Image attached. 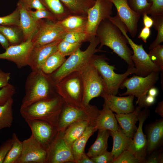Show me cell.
Segmentation results:
<instances>
[{
	"mask_svg": "<svg viewBox=\"0 0 163 163\" xmlns=\"http://www.w3.org/2000/svg\"><path fill=\"white\" fill-rule=\"evenodd\" d=\"M96 36L98 39L101 50L105 46L111 49L128 65L134 67L131 56L133 52L128 47L127 40L119 28L109 19L103 20L97 29Z\"/></svg>",
	"mask_w": 163,
	"mask_h": 163,
	"instance_id": "obj_1",
	"label": "cell"
},
{
	"mask_svg": "<svg viewBox=\"0 0 163 163\" xmlns=\"http://www.w3.org/2000/svg\"><path fill=\"white\" fill-rule=\"evenodd\" d=\"M64 103L62 98L57 94L53 97L39 100L26 107L20 108V112L24 120H40L57 128Z\"/></svg>",
	"mask_w": 163,
	"mask_h": 163,
	"instance_id": "obj_2",
	"label": "cell"
},
{
	"mask_svg": "<svg viewBox=\"0 0 163 163\" xmlns=\"http://www.w3.org/2000/svg\"><path fill=\"white\" fill-rule=\"evenodd\" d=\"M55 85L49 75L45 73L40 69L32 71L26 81L25 95L20 108L55 96L57 94Z\"/></svg>",
	"mask_w": 163,
	"mask_h": 163,
	"instance_id": "obj_3",
	"label": "cell"
},
{
	"mask_svg": "<svg viewBox=\"0 0 163 163\" xmlns=\"http://www.w3.org/2000/svg\"><path fill=\"white\" fill-rule=\"evenodd\" d=\"M87 48L82 51L80 48L69 56L56 70L49 75L55 84L69 74L75 72H79L91 62L93 56L101 50L97 48L100 43L98 38L96 36L90 42Z\"/></svg>",
	"mask_w": 163,
	"mask_h": 163,
	"instance_id": "obj_4",
	"label": "cell"
},
{
	"mask_svg": "<svg viewBox=\"0 0 163 163\" xmlns=\"http://www.w3.org/2000/svg\"><path fill=\"white\" fill-rule=\"evenodd\" d=\"M108 59L104 55L94 54L91 62L95 66L103 81L105 92L113 95L119 93V89L123 81L129 75L134 73L135 67H128L124 73L119 74L114 71V66L109 65L107 60Z\"/></svg>",
	"mask_w": 163,
	"mask_h": 163,
	"instance_id": "obj_5",
	"label": "cell"
},
{
	"mask_svg": "<svg viewBox=\"0 0 163 163\" xmlns=\"http://www.w3.org/2000/svg\"><path fill=\"white\" fill-rule=\"evenodd\" d=\"M56 93L66 104L81 107L82 105L83 85L79 72L66 75L55 85Z\"/></svg>",
	"mask_w": 163,
	"mask_h": 163,
	"instance_id": "obj_6",
	"label": "cell"
},
{
	"mask_svg": "<svg viewBox=\"0 0 163 163\" xmlns=\"http://www.w3.org/2000/svg\"><path fill=\"white\" fill-rule=\"evenodd\" d=\"M159 72H153L145 77L134 75L127 78L121 84L120 88H126V91L120 96L132 95L137 98L136 102L141 108L146 107L145 100L149 89L154 87L159 78Z\"/></svg>",
	"mask_w": 163,
	"mask_h": 163,
	"instance_id": "obj_7",
	"label": "cell"
},
{
	"mask_svg": "<svg viewBox=\"0 0 163 163\" xmlns=\"http://www.w3.org/2000/svg\"><path fill=\"white\" fill-rule=\"evenodd\" d=\"M100 110L95 106L88 105L77 107L64 103L61 112L57 129L64 132L74 123L83 120H90L95 122Z\"/></svg>",
	"mask_w": 163,
	"mask_h": 163,
	"instance_id": "obj_8",
	"label": "cell"
},
{
	"mask_svg": "<svg viewBox=\"0 0 163 163\" xmlns=\"http://www.w3.org/2000/svg\"><path fill=\"white\" fill-rule=\"evenodd\" d=\"M117 26L125 36L128 43L133 49V54L131 58L135 69L134 73L136 75L145 77L153 72L160 73L163 71L151 61L148 54L144 49L143 45L136 44L129 37L123 24L119 22Z\"/></svg>",
	"mask_w": 163,
	"mask_h": 163,
	"instance_id": "obj_9",
	"label": "cell"
},
{
	"mask_svg": "<svg viewBox=\"0 0 163 163\" xmlns=\"http://www.w3.org/2000/svg\"><path fill=\"white\" fill-rule=\"evenodd\" d=\"M79 72L83 88L82 105L85 106L89 104L93 98L101 96L105 91V89L102 78L91 60Z\"/></svg>",
	"mask_w": 163,
	"mask_h": 163,
	"instance_id": "obj_10",
	"label": "cell"
},
{
	"mask_svg": "<svg viewBox=\"0 0 163 163\" xmlns=\"http://www.w3.org/2000/svg\"><path fill=\"white\" fill-rule=\"evenodd\" d=\"M113 3L108 0H96L94 4L87 12L85 31L89 42L96 37L99 25L112 14Z\"/></svg>",
	"mask_w": 163,
	"mask_h": 163,
	"instance_id": "obj_11",
	"label": "cell"
},
{
	"mask_svg": "<svg viewBox=\"0 0 163 163\" xmlns=\"http://www.w3.org/2000/svg\"><path fill=\"white\" fill-rule=\"evenodd\" d=\"M67 33L58 21L42 19L32 40L34 46L46 45L62 40Z\"/></svg>",
	"mask_w": 163,
	"mask_h": 163,
	"instance_id": "obj_12",
	"label": "cell"
},
{
	"mask_svg": "<svg viewBox=\"0 0 163 163\" xmlns=\"http://www.w3.org/2000/svg\"><path fill=\"white\" fill-rule=\"evenodd\" d=\"M25 120L31 130V134L47 151L59 134L57 128L40 120Z\"/></svg>",
	"mask_w": 163,
	"mask_h": 163,
	"instance_id": "obj_13",
	"label": "cell"
},
{
	"mask_svg": "<svg viewBox=\"0 0 163 163\" xmlns=\"http://www.w3.org/2000/svg\"><path fill=\"white\" fill-rule=\"evenodd\" d=\"M22 144L21 154L16 163H46L47 151L32 135Z\"/></svg>",
	"mask_w": 163,
	"mask_h": 163,
	"instance_id": "obj_14",
	"label": "cell"
},
{
	"mask_svg": "<svg viewBox=\"0 0 163 163\" xmlns=\"http://www.w3.org/2000/svg\"><path fill=\"white\" fill-rule=\"evenodd\" d=\"M33 36L20 44L10 45L4 52L0 53V59L12 62L19 68L27 66L29 56L34 46Z\"/></svg>",
	"mask_w": 163,
	"mask_h": 163,
	"instance_id": "obj_15",
	"label": "cell"
},
{
	"mask_svg": "<svg viewBox=\"0 0 163 163\" xmlns=\"http://www.w3.org/2000/svg\"><path fill=\"white\" fill-rule=\"evenodd\" d=\"M115 7L117 15L125 26L127 32L134 38L136 34L138 21L141 14L130 7L127 0H108Z\"/></svg>",
	"mask_w": 163,
	"mask_h": 163,
	"instance_id": "obj_16",
	"label": "cell"
},
{
	"mask_svg": "<svg viewBox=\"0 0 163 163\" xmlns=\"http://www.w3.org/2000/svg\"><path fill=\"white\" fill-rule=\"evenodd\" d=\"M59 134L47 151L46 163H75L71 149L65 141L63 135Z\"/></svg>",
	"mask_w": 163,
	"mask_h": 163,
	"instance_id": "obj_17",
	"label": "cell"
},
{
	"mask_svg": "<svg viewBox=\"0 0 163 163\" xmlns=\"http://www.w3.org/2000/svg\"><path fill=\"white\" fill-rule=\"evenodd\" d=\"M148 114L147 111L145 110L141 112L139 115V126L132 139V143L128 149L133 153L140 163H144L147 153V138L143 133L142 127Z\"/></svg>",
	"mask_w": 163,
	"mask_h": 163,
	"instance_id": "obj_18",
	"label": "cell"
},
{
	"mask_svg": "<svg viewBox=\"0 0 163 163\" xmlns=\"http://www.w3.org/2000/svg\"><path fill=\"white\" fill-rule=\"evenodd\" d=\"M61 40L46 45L33 46L27 62V66L30 67L32 71L40 69L46 59L58 50V45Z\"/></svg>",
	"mask_w": 163,
	"mask_h": 163,
	"instance_id": "obj_19",
	"label": "cell"
},
{
	"mask_svg": "<svg viewBox=\"0 0 163 163\" xmlns=\"http://www.w3.org/2000/svg\"><path fill=\"white\" fill-rule=\"evenodd\" d=\"M101 96L104 99V103L106 105L116 114L129 113L135 109L133 104L134 97L133 95L118 97L104 91Z\"/></svg>",
	"mask_w": 163,
	"mask_h": 163,
	"instance_id": "obj_20",
	"label": "cell"
},
{
	"mask_svg": "<svg viewBox=\"0 0 163 163\" xmlns=\"http://www.w3.org/2000/svg\"><path fill=\"white\" fill-rule=\"evenodd\" d=\"M20 12L19 27L23 34L24 41L32 36L37 30L40 20H34L29 13V10L21 1L19 0L17 4Z\"/></svg>",
	"mask_w": 163,
	"mask_h": 163,
	"instance_id": "obj_21",
	"label": "cell"
},
{
	"mask_svg": "<svg viewBox=\"0 0 163 163\" xmlns=\"http://www.w3.org/2000/svg\"><path fill=\"white\" fill-rule=\"evenodd\" d=\"M141 107H136L133 112L127 113L114 114L118 123L123 132L128 136L133 139L137 127L136 123L140 113Z\"/></svg>",
	"mask_w": 163,
	"mask_h": 163,
	"instance_id": "obj_22",
	"label": "cell"
},
{
	"mask_svg": "<svg viewBox=\"0 0 163 163\" xmlns=\"http://www.w3.org/2000/svg\"><path fill=\"white\" fill-rule=\"evenodd\" d=\"M147 153L149 154L159 146L163 139V120L156 121L148 126L146 129Z\"/></svg>",
	"mask_w": 163,
	"mask_h": 163,
	"instance_id": "obj_23",
	"label": "cell"
},
{
	"mask_svg": "<svg viewBox=\"0 0 163 163\" xmlns=\"http://www.w3.org/2000/svg\"><path fill=\"white\" fill-rule=\"evenodd\" d=\"M94 126L97 130H106L114 131L119 126L118 122L113 112L104 103L103 108L95 121Z\"/></svg>",
	"mask_w": 163,
	"mask_h": 163,
	"instance_id": "obj_24",
	"label": "cell"
},
{
	"mask_svg": "<svg viewBox=\"0 0 163 163\" xmlns=\"http://www.w3.org/2000/svg\"><path fill=\"white\" fill-rule=\"evenodd\" d=\"M109 133L113 140V148L111 152L114 160L123 152L128 150L132 143V138L127 136L120 126L116 130L109 131Z\"/></svg>",
	"mask_w": 163,
	"mask_h": 163,
	"instance_id": "obj_25",
	"label": "cell"
},
{
	"mask_svg": "<svg viewBox=\"0 0 163 163\" xmlns=\"http://www.w3.org/2000/svg\"><path fill=\"white\" fill-rule=\"evenodd\" d=\"M94 122L90 120H83L74 123L69 126L64 131L63 138L70 147L73 142L84 132L90 125L94 126Z\"/></svg>",
	"mask_w": 163,
	"mask_h": 163,
	"instance_id": "obj_26",
	"label": "cell"
},
{
	"mask_svg": "<svg viewBox=\"0 0 163 163\" xmlns=\"http://www.w3.org/2000/svg\"><path fill=\"white\" fill-rule=\"evenodd\" d=\"M87 15L70 14L58 22L67 32L85 30Z\"/></svg>",
	"mask_w": 163,
	"mask_h": 163,
	"instance_id": "obj_27",
	"label": "cell"
},
{
	"mask_svg": "<svg viewBox=\"0 0 163 163\" xmlns=\"http://www.w3.org/2000/svg\"><path fill=\"white\" fill-rule=\"evenodd\" d=\"M110 136L109 131L106 130H98L95 141L88 149L86 153L90 158L97 156L107 151L108 140Z\"/></svg>",
	"mask_w": 163,
	"mask_h": 163,
	"instance_id": "obj_28",
	"label": "cell"
},
{
	"mask_svg": "<svg viewBox=\"0 0 163 163\" xmlns=\"http://www.w3.org/2000/svg\"><path fill=\"white\" fill-rule=\"evenodd\" d=\"M96 131L93 125L89 126L72 143L71 149L75 163H76L81 155L85 152V147L88 139Z\"/></svg>",
	"mask_w": 163,
	"mask_h": 163,
	"instance_id": "obj_29",
	"label": "cell"
},
{
	"mask_svg": "<svg viewBox=\"0 0 163 163\" xmlns=\"http://www.w3.org/2000/svg\"><path fill=\"white\" fill-rule=\"evenodd\" d=\"M71 14L87 15L88 10L95 3L96 0H59Z\"/></svg>",
	"mask_w": 163,
	"mask_h": 163,
	"instance_id": "obj_30",
	"label": "cell"
},
{
	"mask_svg": "<svg viewBox=\"0 0 163 163\" xmlns=\"http://www.w3.org/2000/svg\"><path fill=\"white\" fill-rule=\"evenodd\" d=\"M46 9L53 14L58 21L71 14L69 11L59 0H40Z\"/></svg>",
	"mask_w": 163,
	"mask_h": 163,
	"instance_id": "obj_31",
	"label": "cell"
},
{
	"mask_svg": "<svg viewBox=\"0 0 163 163\" xmlns=\"http://www.w3.org/2000/svg\"><path fill=\"white\" fill-rule=\"evenodd\" d=\"M0 33L6 38L10 45H17L24 41L22 31L18 26L0 25Z\"/></svg>",
	"mask_w": 163,
	"mask_h": 163,
	"instance_id": "obj_32",
	"label": "cell"
},
{
	"mask_svg": "<svg viewBox=\"0 0 163 163\" xmlns=\"http://www.w3.org/2000/svg\"><path fill=\"white\" fill-rule=\"evenodd\" d=\"M66 59V56L57 50L46 59L40 70L45 73L50 75L60 67Z\"/></svg>",
	"mask_w": 163,
	"mask_h": 163,
	"instance_id": "obj_33",
	"label": "cell"
},
{
	"mask_svg": "<svg viewBox=\"0 0 163 163\" xmlns=\"http://www.w3.org/2000/svg\"><path fill=\"white\" fill-rule=\"evenodd\" d=\"M13 100L10 99L5 104L0 106V129L10 127L13 122L12 105Z\"/></svg>",
	"mask_w": 163,
	"mask_h": 163,
	"instance_id": "obj_34",
	"label": "cell"
},
{
	"mask_svg": "<svg viewBox=\"0 0 163 163\" xmlns=\"http://www.w3.org/2000/svg\"><path fill=\"white\" fill-rule=\"evenodd\" d=\"M12 146L3 163H16L20 157L22 150V142L18 138L16 134L13 133Z\"/></svg>",
	"mask_w": 163,
	"mask_h": 163,
	"instance_id": "obj_35",
	"label": "cell"
},
{
	"mask_svg": "<svg viewBox=\"0 0 163 163\" xmlns=\"http://www.w3.org/2000/svg\"><path fill=\"white\" fill-rule=\"evenodd\" d=\"M153 21V26L158 31L157 36L154 41L150 45L151 50L163 42V15H151Z\"/></svg>",
	"mask_w": 163,
	"mask_h": 163,
	"instance_id": "obj_36",
	"label": "cell"
},
{
	"mask_svg": "<svg viewBox=\"0 0 163 163\" xmlns=\"http://www.w3.org/2000/svg\"><path fill=\"white\" fill-rule=\"evenodd\" d=\"M66 41L73 43H81L89 42L85 30L75 31L68 32L62 39Z\"/></svg>",
	"mask_w": 163,
	"mask_h": 163,
	"instance_id": "obj_37",
	"label": "cell"
},
{
	"mask_svg": "<svg viewBox=\"0 0 163 163\" xmlns=\"http://www.w3.org/2000/svg\"><path fill=\"white\" fill-rule=\"evenodd\" d=\"M81 43H73L62 40L58 45V51L64 56H70L80 47Z\"/></svg>",
	"mask_w": 163,
	"mask_h": 163,
	"instance_id": "obj_38",
	"label": "cell"
},
{
	"mask_svg": "<svg viewBox=\"0 0 163 163\" xmlns=\"http://www.w3.org/2000/svg\"><path fill=\"white\" fill-rule=\"evenodd\" d=\"M148 55L153 63L163 70V45L160 44L150 50Z\"/></svg>",
	"mask_w": 163,
	"mask_h": 163,
	"instance_id": "obj_39",
	"label": "cell"
},
{
	"mask_svg": "<svg viewBox=\"0 0 163 163\" xmlns=\"http://www.w3.org/2000/svg\"><path fill=\"white\" fill-rule=\"evenodd\" d=\"M129 5L135 12L141 15L146 14L152 5L147 0H127Z\"/></svg>",
	"mask_w": 163,
	"mask_h": 163,
	"instance_id": "obj_40",
	"label": "cell"
},
{
	"mask_svg": "<svg viewBox=\"0 0 163 163\" xmlns=\"http://www.w3.org/2000/svg\"><path fill=\"white\" fill-rule=\"evenodd\" d=\"M20 12L18 6L10 14L0 17V25L19 26Z\"/></svg>",
	"mask_w": 163,
	"mask_h": 163,
	"instance_id": "obj_41",
	"label": "cell"
},
{
	"mask_svg": "<svg viewBox=\"0 0 163 163\" xmlns=\"http://www.w3.org/2000/svg\"><path fill=\"white\" fill-rule=\"evenodd\" d=\"M29 13L33 19L36 21L42 19H46L54 21H58L57 18L52 13L46 9L29 10Z\"/></svg>",
	"mask_w": 163,
	"mask_h": 163,
	"instance_id": "obj_42",
	"label": "cell"
},
{
	"mask_svg": "<svg viewBox=\"0 0 163 163\" xmlns=\"http://www.w3.org/2000/svg\"><path fill=\"white\" fill-rule=\"evenodd\" d=\"M15 92L14 87L9 83L2 88L0 89V106L5 104L12 98Z\"/></svg>",
	"mask_w": 163,
	"mask_h": 163,
	"instance_id": "obj_43",
	"label": "cell"
},
{
	"mask_svg": "<svg viewBox=\"0 0 163 163\" xmlns=\"http://www.w3.org/2000/svg\"><path fill=\"white\" fill-rule=\"evenodd\" d=\"M139 161L130 151L127 150L123 152L114 159L112 163H139Z\"/></svg>",
	"mask_w": 163,
	"mask_h": 163,
	"instance_id": "obj_44",
	"label": "cell"
},
{
	"mask_svg": "<svg viewBox=\"0 0 163 163\" xmlns=\"http://www.w3.org/2000/svg\"><path fill=\"white\" fill-rule=\"evenodd\" d=\"M152 5L146 14L151 15H163V0H147Z\"/></svg>",
	"mask_w": 163,
	"mask_h": 163,
	"instance_id": "obj_45",
	"label": "cell"
},
{
	"mask_svg": "<svg viewBox=\"0 0 163 163\" xmlns=\"http://www.w3.org/2000/svg\"><path fill=\"white\" fill-rule=\"evenodd\" d=\"M91 158L93 163H112L114 160L111 152L107 151L97 156Z\"/></svg>",
	"mask_w": 163,
	"mask_h": 163,
	"instance_id": "obj_46",
	"label": "cell"
},
{
	"mask_svg": "<svg viewBox=\"0 0 163 163\" xmlns=\"http://www.w3.org/2000/svg\"><path fill=\"white\" fill-rule=\"evenodd\" d=\"M12 144V139H9L0 146V163H3Z\"/></svg>",
	"mask_w": 163,
	"mask_h": 163,
	"instance_id": "obj_47",
	"label": "cell"
},
{
	"mask_svg": "<svg viewBox=\"0 0 163 163\" xmlns=\"http://www.w3.org/2000/svg\"><path fill=\"white\" fill-rule=\"evenodd\" d=\"M10 73L4 72L0 69V88L7 85L10 79Z\"/></svg>",
	"mask_w": 163,
	"mask_h": 163,
	"instance_id": "obj_48",
	"label": "cell"
},
{
	"mask_svg": "<svg viewBox=\"0 0 163 163\" xmlns=\"http://www.w3.org/2000/svg\"><path fill=\"white\" fill-rule=\"evenodd\" d=\"M151 33L150 28L144 27L142 29L138 38L141 39L144 43H146Z\"/></svg>",
	"mask_w": 163,
	"mask_h": 163,
	"instance_id": "obj_49",
	"label": "cell"
},
{
	"mask_svg": "<svg viewBox=\"0 0 163 163\" xmlns=\"http://www.w3.org/2000/svg\"><path fill=\"white\" fill-rule=\"evenodd\" d=\"M30 8V10L32 8L36 10L46 9L40 0H31Z\"/></svg>",
	"mask_w": 163,
	"mask_h": 163,
	"instance_id": "obj_50",
	"label": "cell"
},
{
	"mask_svg": "<svg viewBox=\"0 0 163 163\" xmlns=\"http://www.w3.org/2000/svg\"><path fill=\"white\" fill-rule=\"evenodd\" d=\"M142 15L143 23L144 27L149 28L153 26V23L152 19L146 14H144Z\"/></svg>",
	"mask_w": 163,
	"mask_h": 163,
	"instance_id": "obj_51",
	"label": "cell"
},
{
	"mask_svg": "<svg viewBox=\"0 0 163 163\" xmlns=\"http://www.w3.org/2000/svg\"><path fill=\"white\" fill-rule=\"evenodd\" d=\"M76 163H93V162L91 158L84 152L81 155Z\"/></svg>",
	"mask_w": 163,
	"mask_h": 163,
	"instance_id": "obj_52",
	"label": "cell"
},
{
	"mask_svg": "<svg viewBox=\"0 0 163 163\" xmlns=\"http://www.w3.org/2000/svg\"><path fill=\"white\" fill-rule=\"evenodd\" d=\"M159 154L154 153L145 159L144 163H159Z\"/></svg>",
	"mask_w": 163,
	"mask_h": 163,
	"instance_id": "obj_53",
	"label": "cell"
},
{
	"mask_svg": "<svg viewBox=\"0 0 163 163\" xmlns=\"http://www.w3.org/2000/svg\"><path fill=\"white\" fill-rule=\"evenodd\" d=\"M0 43L5 50L10 46V43L6 38L0 33Z\"/></svg>",
	"mask_w": 163,
	"mask_h": 163,
	"instance_id": "obj_54",
	"label": "cell"
},
{
	"mask_svg": "<svg viewBox=\"0 0 163 163\" xmlns=\"http://www.w3.org/2000/svg\"><path fill=\"white\" fill-rule=\"evenodd\" d=\"M155 97L147 94L145 100L146 107H149L153 104L155 103Z\"/></svg>",
	"mask_w": 163,
	"mask_h": 163,
	"instance_id": "obj_55",
	"label": "cell"
},
{
	"mask_svg": "<svg viewBox=\"0 0 163 163\" xmlns=\"http://www.w3.org/2000/svg\"><path fill=\"white\" fill-rule=\"evenodd\" d=\"M155 112L158 114L161 117H163V101H161L159 103L156 107Z\"/></svg>",
	"mask_w": 163,
	"mask_h": 163,
	"instance_id": "obj_56",
	"label": "cell"
},
{
	"mask_svg": "<svg viewBox=\"0 0 163 163\" xmlns=\"http://www.w3.org/2000/svg\"><path fill=\"white\" fill-rule=\"evenodd\" d=\"M158 93V90L154 86L150 88L147 94L155 97Z\"/></svg>",
	"mask_w": 163,
	"mask_h": 163,
	"instance_id": "obj_57",
	"label": "cell"
},
{
	"mask_svg": "<svg viewBox=\"0 0 163 163\" xmlns=\"http://www.w3.org/2000/svg\"><path fill=\"white\" fill-rule=\"evenodd\" d=\"M26 7L29 10H30V4L31 0H21Z\"/></svg>",
	"mask_w": 163,
	"mask_h": 163,
	"instance_id": "obj_58",
	"label": "cell"
}]
</instances>
